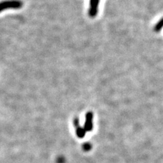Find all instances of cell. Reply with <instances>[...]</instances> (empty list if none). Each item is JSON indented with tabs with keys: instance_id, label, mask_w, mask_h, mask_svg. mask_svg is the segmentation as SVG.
I'll use <instances>...</instances> for the list:
<instances>
[{
	"instance_id": "cell-1",
	"label": "cell",
	"mask_w": 163,
	"mask_h": 163,
	"mask_svg": "<svg viewBox=\"0 0 163 163\" xmlns=\"http://www.w3.org/2000/svg\"><path fill=\"white\" fill-rule=\"evenodd\" d=\"M22 6L20 0H7L0 2V12L6 9H19Z\"/></svg>"
},
{
	"instance_id": "cell-2",
	"label": "cell",
	"mask_w": 163,
	"mask_h": 163,
	"mask_svg": "<svg viewBox=\"0 0 163 163\" xmlns=\"http://www.w3.org/2000/svg\"><path fill=\"white\" fill-rule=\"evenodd\" d=\"M99 0H91L90 1V9H89L88 14L92 18H94L96 16L98 12Z\"/></svg>"
},
{
	"instance_id": "cell-3",
	"label": "cell",
	"mask_w": 163,
	"mask_h": 163,
	"mask_svg": "<svg viewBox=\"0 0 163 163\" xmlns=\"http://www.w3.org/2000/svg\"><path fill=\"white\" fill-rule=\"evenodd\" d=\"M162 27H163V18H162L161 20L156 23V25L154 26V32H159L162 29Z\"/></svg>"
}]
</instances>
